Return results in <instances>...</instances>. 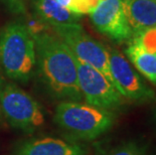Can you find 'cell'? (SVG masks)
<instances>
[{
    "mask_svg": "<svg viewBox=\"0 0 156 155\" xmlns=\"http://www.w3.org/2000/svg\"><path fill=\"white\" fill-rule=\"evenodd\" d=\"M38 74L54 97L80 101L77 58L58 37L48 32L34 34Z\"/></svg>",
    "mask_w": 156,
    "mask_h": 155,
    "instance_id": "1",
    "label": "cell"
},
{
    "mask_svg": "<svg viewBox=\"0 0 156 155\" xmlns=\"http://www.w3.org/2000/svg\"><path fill=\"white\" fill-rule=\"evenodd\" d=\"M0 65L13 80L26 82L36 65L34 35L25 24L12 22L0 35Z\"/></svg>",
    "mask_w": 156,
    "mask_h": 155,
    "instance_id": "2",
    "label": "cell"
},
{
    "mask_svg": "<svg viewBox=\"0 0 156 155\" xmlns=\"http://www.w3.org/2000/svg\"><path fill=\"white\" fill-rule=\"evenodd\" d=\"M54 120L62 129L81 140H94L111 129L115 122L112 111L78 101H64L55 108Z\"/></svg>",
    "mask_w": 156,
    "mask_h": 155,
    "instance_id": "3",
    "label": "cell"
},
{
    "mask_svg": "<svg viewBox=\"0 0 156 155\" xmlns=\"http://www.w3.org/2000/svg\"><path fill=\"white\" fill-rule=\"evenodd\" d=\"M0 112L12 127L32 132L44 124V116L38 103L15 85H7L0 91Z\"/></svg>",
    "mask_w": 156,
    "mask_h": 155,
    "instance_id": "4",
    "label": "cell"
},
{
    "mask_svg": "<svg viewBox=\"0 0 156 155\" xmlns=\"http://www.w3.org/2000/svg\"><path fill=\"white\" fill-rule=\"evenodd\" d=\"M52 28L58 37L71 49L79 61L101 72L113 84L109 68V51L104 45L91 37L79 23L59 25Z\"/></svg>",
    "mask_w": 156,
    "mask_h": 155,
    "instance_id": "5",
    "label": "cell"
},
{
    "mask_svg": "<svg viewBox=\"0 0 156 155\" xmlns=\"http://www.w3.org/2000/svg\"><path fill=\"white\" fill-rule=\"evenodd\" d=\"M77 67L79 87L86 103L112 112L124 105V97L101 72L78 58Z\"/></svg>",
    "mask_w": 156,
    "mask_h": 155,
    "instance_id": "6",
    "label": "cell"
},
{
    "mask_svg": "<svg viewBox=\"0 0 156 155\" xmlns=\"http://www.w3.org/2000/svg\"><path fill=\"white\" fill-rule=\"evenodd\" d=\"M109 68L113 84L124 98L136 103H148L156 99L155 92L145 85L124 55L116 49L109 51Z\"/></svg>",
    "mask_w": 156,
    "mask_h": 155,
    "instance_id": "7",
    "label": "cell"
},
{
    "mask_svg": "<svg viewBox=\"0 0 156 155\" xmlns=\"http://www.w3.org/2000/svg\"><path fill=\"white\" fill-rule=\"evenodd\" d=\"M93 24L101 33L113 41H130L133 34L131 26L123 10L121 0H102L90 13Z\"/></svg>",
    "mask_w": 156,
    "mask_h": 155,
    "instance_id": "8",
    "label": "cell"
},
{
    "mask_svg": "<svg viewBox=\"0 0 156 155\" xmlns=\"http://www.w3.org/2000/svg\"><path fill=\"white\" fill-rule=\"evenodd\" d=\"M84 145L54 137H44L23 142L15 155H87Z\"/></svg>",
    "mask_w": 156,
    "mask_h": 155,
    "instance_id": "9",
    "label": "cell"
},
{
    "mask_svg": "<svg viewBox=\"0 0 156 155\" xmlns=\"http://www.w3.org/2000/svg\"><path fill=\"white\" fill-rule=\"evenodd\" d=\"M123 10L132 30L156 25V0H121Z\"/></svg>",
    "mask_w": 156,
    "mask_h": 155,
    "instance_id": "10",
    "label": "cell"
},
{
    "mask_svg": "<svg viewBox=\"0 0 156 155\" xmlns=\"http://www.w3.org/2000/svg\"><path fill=\"white\" fill-rule=\"evenodd\" d=\"M32 6L39 20L51 27L77 23L82 16L69 11L58 0H32Z\"/></svg>",
    "mask_w": 156,
    "mask_h": 155,
    "instance_id": "11",
    "label": "cell"
},
{
    "mask_svg": "<svg viewBox=\"0 0 156 155\" xmlns=\"http://www.w3.org/2000/svg\"><path fill=\"white\" fill-rule=\"evenodd\" d=\"M125 52L134 67L149 82L156 85V55L145 51L132 42L129 44Z\"/></svg>",
    "mask_w": 156,
    "mask_h": 155,
    "instance_id": "12",
    "label": "cell"
},
{
    "mask_svg": "<svg viewBox=\"0 0 156 155\" xmlns=\"http://www.w3.org/2000/svg\"><path fill=\"white\" fill-rule=\"evenodd\" d=\"M130 42L138 45L145 51L156 55V25L134 31Z\"/></svg>",
    "mask_w": 156,
    "mask_h": 155,
    "instance_id": "13",
    "label": "cell"
},
{
    "mask_svg": "<svg viewBox=\"0 0 156 155\" xmlns=\"http://www.w3.org/2000/svg\"><path fill=\"white\" fill-rule=\"evenodd\" d=\"M59 4L79 15L90 14L102 0H58Z\"/></svg>",
    "mask_w": 156,
    "mask_h": 155,
    "instance_id": "14",
    "label": "cell"
},
{
    "mask_svg": "<svg viewBox=\"0 0 156 155\" xmlns=\"http://www.w3.org/2000/svg\"><path fill=\"white\" fill-rule=\"evenodd\" d=\"M103 155H146L145 147L134 141L122 143L108 150Z\"/></svg>",
    "mask_w": 156,
    "mask_h": 155,
    "instance_id": "15",
    "label": "cell"
},
{
    "mask_svg": "<svg viewBox=\"0 0 156 155\" xmlns=\"http://www.w3.org/2000/svg\"><path fill=\"white\" fill-rule=\"evenodd\" d=\"M9 11L15 14H22L26 12L29 0H1Z\"/></svg>",
    "mask_w": 156,
    "mask_h": 155,
    "instance_id": "16",
    "label": "cell"
},
{
    "mask_svg": "<svg viewBox=\"0 0 156 155\" xmlns=\"http://www.w3.org/2000/svg\"><path fill=\"white\" fill-rule=\"evenodd\" d=\"M153 121L156 123V107L154 108V110H153Z\"/></svg>",
    "mask_w": 156,
    "mask_h": 155,
    "instance_id": "17",
    "label": "cell"
},
{
    "mask_svg": "<svg viewBox=\"0 0 156 155\" xmlns=\"http://www.w3.org/2000/svg\"><path fill=\"white\" fill-rule=\"evenodd\" d=\"M0 91H1V87H0Z\"/></svg>",
    "mask_w": 156,
    "mask_h": 155,
    "instance_id": "18",
    "label": "cell"
}]
</instances>
